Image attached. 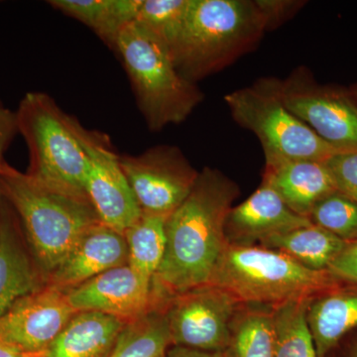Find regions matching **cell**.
I'll list each match as a JSON object with an SVG mask.
<instances>
[{
	"mask_svg": "<svg viewBox=\"0 0 357 357\" xmlns=\"http://www.w3.org/2000/svg\"><path fill=\"white\" fill-rule=\"evenodd\" d=\"M238 185L206 167L184 203L166 222V248L153 279L154 299L167 302L174 296L208 285L227 248L225 223Z\"/></svg>",
	"mask_w": 357,
	"mask_h": 357,
	"instance_id": "1",
	"label": "cell"
},
{
	"mask_svg": "<svg viewBox=\"0 0 357 357\" xmlns=\"http://www.w3.org/2000/svg\"><path fill=\"white\" fill-rule=\"evenodd\" d=\"M0 192L17 215L46 283L84 232L102 222L89 199L52 189L6 162Z\"/></svg>",
	"mask_w": 357,
	"mask_h": 357,
	"instance_id": "2",
	"label": "cell"
},
{
	"mask_svg": "<svg viewBox=\"0 0 357 357\" xmlns=\"http://www.w3.org/2000/svg\"><path fill=\"white\" fill-rule=\"evenodd\" d=\"M265 31L255 0H191L169 52L181 76L196 84L252 51Z\"/></svg>",
	"mask_w": 357,
	"mask_h": 357,
	"instance_id": "3",
	"label": "cell"
},
{
	"mask_svg": "<svg viewBox=\"0 0 357 357\" xmlns=\"http://www.w3.org/2000/svg\"><path fill=\"white\" fill-rule=\"evenodd\" d=\"M114 52L152 132L183 123L203 102L204 93L181 76L165 45L137 21L122 30Z\"/></svg>",
	"mask_w": 357,
	"mask_h": 357,
	"instance_id": "4",
	"label": "cell"
},
{
	"mask_svg": "<svg viewBox=\"0 0 357 357\" xmlns=\"http://www.w3.org/2000/svg\"><path fill=\"white\" fill-rule=\"evenodd\" d=\"M210 284L239 304L268 307L312 299L340 285L328 270L309 269L280 251L236 244H227Z\"/></svg>",
	"mask_w": 357,
	"mask_h": 357,
	"instance_id": "5",
	"label": "cell"
},
{
	"mask_svg": "<svg viewBox=\"0 0 357 357\" xmlns=\"http://www.w3.org/2000/svg\"><path fill=\"white\" fill-rule=\"evenodd\" d=\"M16 115L18 131L29 151L26 173L52 189L89 199L88 156L77 136V119L42 91L26 93Z\"/></svg>",
	"mask_w": 357,
	"mask_h": 357,
	"instance_id": "6",
	"label": "cell"
},
{
	"mask_svg": "<svg viewBox=\"0 0 357 357\" xmlns=\"http://www.w3.org/2000/svg\"><path fill=\"white\" fill-rule=\"evenodd\" d=\"M225 102L236 123L257 136L265 167L298 160L324 162L340 153L287 109L276 77H261L252 86L227 93Z\"/></svg>",
	"mask_w": 357,
	"mask_h": 357,
	"instance_id": "7",
	"label": "cell"
},
{
	"mask_svg": "<svg viewBox=\"0 0 357 357\" xmlns=\"http://www.w3.org/2000/svg\"><path fill=\"white\" fill-rule=\"evenodd\" d=\"M282 102L340 152H357V100L351 91L321 86L306 67L277 79Z\"/></svg>",
	"mask_w": 357,
	"mask_h": 357,
	"instance_id": "8",
	"label": "cell"
},
{
	"mask_svg": "<svg viewBox=\"0 0 357 357\" xmlns=\"http://www.w3.org/2000/svg\"><path fill=\"white\" fill-rule=\"evenodd\" d=\"M119 162L141 211L149 215H172L191 194L199 175L182 150L173 145L119 155Z\"/></svg>",
	"mask_w": 357,
	"mask_h": 357,
	"instance_id": "9",
	"label": "cell"
},
{
	"mask_svg": "<svg viewBox=\"0 0 357 357\" xmlns=\"http://www.w3.org/2000/svg\"><path fill=\"white\" fill-rule=\"evenodd\" d=\"M241 305L234 296L211 284L170 298L165 316L172 347L223 354Z\"/></svg>",
	"mask_w": 357,
	"mask_h": 357,
	"instance_id": "10",
	"label": "cell"
},
{
	"mask_svg": "<svg viewBox=\"0 0 357 357\" xmlns=\"http://www.w3.org/2000/svg\"><path fill=\"white\" fill-rule=\"evenodd\" d=\"M76 130L88 156L86 191L100 222L123 234L142 215L107 134L86 129L77 121Z\"/></svg>",
	"mask_w": 357,
	"mask_h": 357,
	"instance_id": "11",
	"label": "cell"
},
{
	"mask_svg": "<svg viewBox=\"0 0 357 357\" xmlns=\"http://www.w3.org/2000/svg\"><path fill=\"white\" fill-rule=\"evenodd\" d=\"M76 312L67 292L46 284L0 318V342L26 351H45Z\"/></svg>",
	"mask_w": 357,
	"mask_h": 357,
	"instance_id": "12",
	"label": "cell"
},
{
	"mask_svg": "<svg viewBox=\"0 0 357 357\" xmlns=\"http://www.w3.org/2000/svg\"><path fill=\"white\" fill-rule=\"evenodd\" d=\"M152 286L126 263L68 291L67 296L77 312H102L128 323L155 307Z\"/></svg>",
	"mask_w": 357,
	"mask_h": 357,
	"instance_id": "13",
	"label": "cell"
},
{
	"mask_svg": "<svg viewBox=\"0 0 357 357\" xmlns=\"http://www.w3.org/2000/svg\"><path fill=\"white\" fill-rule=\"evenodd\" d=\"M311 225L309 218L294 213L270 185L262 182L248 199L229 211L225 236L229 244L255 245L268 237Z\"/></svg>",
	"mask_w": 357,
	"mask_h": 357,
	"instance_id": "14",
	"label": "cell"
},
{
	"mask_svg": "<svg viewBox=\"0 0 357 357\" xmlns=\"http://www.w3.org/2000/svg\"><path fill=\"white\" fill-rule=\"evenodd\" d=\"M128 257L123 234L100 222L84 232L46 284L68 292L103 272L126 264Z\"/></svg>",
	"mask_w": 357,
	"mask_h": 357,
	"instance_id": "15",
	"label": "cell"
},
{
	"mask_svg": "<svg viewBox=\"0 0 357 357\" xmlns=\"http://www.w3.org/2000/svg\"><path fill=\"white\" fill-rule=\"evenodd\" d=\"M18 217L6 199H0V318L26 296L46 285L43 275L26 250Z\"/></svg>",
	"mask_w": 357,
	"mask_h": 357,
	"instance_id": "16",
	"label": "cell"
},
{
	"mask_svg": "<svg viewBox=\"0 0 357 357\" xmlns=\"http://www.w3.org/2000/svg\"><path fill=\"white\" fill-rule=\"evenodd\" d=\"M262 182L270 185L290 210L306 218L321 199L337 191L324 162L310 160L265 167Z\"/></svg>",
	"mask_w": 357,
	"mask_h": 357,
	"instance_id": "17",
	"label": "cell"
},
{
	"mask_svg": "<svg viewBox=\"0 0 357 357\" xmlns=\"http://www.w3.org/2000/svg\"><path fill=\"white\" fill-rule=\"evenodd\" d=\"M126 321L98 312H77L45 357H109Z\"/></svg>",
	"mask_w": 357,
	"mask_h": 357,
	"instance_id": "18",
	"label": "cell"
},
{
	"mask_svg": "<svg viewBox=\"0 0 357 357\" xmlns=\"http://www.w3.org/2000/svg\"><path fill=\"white\" fill-rule=\"evenodd\" d=\"M307 319L318 357H326L357 328V286L340 284L312 298Z\"/></svg>",
	"mask_w": 357,
	"mask_h": 357,
	"instance_id": "19",
	"label": "cell"
},
{
	"mask_svg": "<svg viewBox=\"0 0 357 357\" xmlns=\"http://www.w3.org/2000/svg\"><path fill=\"white\" fill-rule=\"evenodd\" d=\"M48 3L88 26L114 51L122 30L137 20L142 0H50Z\"/></svg>",
	"mask_w": 357,
	"mask_h": 357,
	"instance_id": "20",
	"label": "cell"
},
{
	"mask_svg": "<svg viewBox=\"0 0 357 357\" xmlns=\"http://www.w3.org/2000/svg\"><path fill=\"white\" fill-rule=\"evenodd\" d=\"M347 244L328 230L311 225L268 237L259 245L280 251L309 269L326 271Z\"/></svg>",
	"mask_w": 357,
	"mask_h": 357,
	"instance_id": "21",
	"label": "cell"
},
{
	"mask_svg": "<svg viewBox=\"0 0 357 357\" xmlns=\"http://www.w3.org/2000/svg\"><path fill=\"white\" fill-rule=\"evenodd\" d=\"M241 305L230 326L225 357H274L273 307Z\"/></svg>",
	"mask_w": 357,
	"mask_h": 357,
	"instance_id": "22",
	"label": "cell"
},
{
	"mask_svg": "<svg viewBox=\"0 0 357 357\" xmlns=\"http://www.w3.org/2000/svg\"><path fill=\"white\" fill-rule=\"evenodd\" d=\"M167 218L142 213L123 234L128 245V264L148 283L153 284L165 255Z\"/></svg>",
	"mask_w": 357,
	"mask_h": 357,
	"instance_id": "23",
	"label": "cell"
},
{
	"mask_svg": "<svg viewBox=\"0 0 357 357\" xmlns=\"http://www.w3.org/2000/svg\"><path fill=\"white\" fill-rule=\"evenodd\" d=\"M170 347L165 307H153L124 325L109 357H162Z\"/></svg>",
	"mask_w": 357,
	"mask_h": 357,
	"instance_id": "24",
	"label": "cell"
},
{
	"mask_svg": "<svg viewBox=\"0 0 357 357\" xmlns=\"http://www.w3.org/2000/svg\"><path fill=\"white\" fill-rule=\"evenodd\" d=\"M311 301H289L273 307L274 357H318L307 319Z\"/></svg>",
	"mask_w": 357,
	"mask_h": 357,
	"instance_id": "25",
	"label": "cell"
},
{
	"mask_svg": "<svg viewBox=\"0 0 357 357\" xmlns=\"http://www.w3.org/2000/svg\"><path fill=\"white\" fill-rule=\"evenodd\" d=\"M190 6L191 0H142L136 21L170 50L184 28Z\"/></svg>",
	"mask_w": 357,
	"mask_h": 357,
	"instance_id": "26",
	"label": "cell"
},
{
	"mask_svg": "<svg viewBox=\"0 0 357 357\" xmlns=\"http://www.w3.org/2000/svg\"><path fill=\"white\" fill-rule=\"evenodd\" d=\"M309 218L347 243L357 241V203L337 191L321 199Z\"/></svg>",
	"mask_w": 357,
	"mask_h": 357,
	"instance_id": "27",
	"label": "cell"
},
{
	"mask_svg": "<svg viewBox=\"0 0 357 357\" xmlns=\"http://www.w3.org/2000/svg\"><path fill=\"white\" fill-rule=\"evenodd\" d=\"M340 194L357 203V152H340L324 161Z\"/></svg>",
	"mask_w": 357,
	"mask_h": 357,
	"instance_id": "28",
	"label": "cell"
},
{
	"mask_svg": "<svg viewBox=\"0 0 357 357\" xmlns=\"http://www.w3.org/2000/svg\"><path fill=\"white\" fill-rule=\"evenodd\" d=\"M255 2L261 14L266 31L280 27L306 3L301 0H255Z\"/></svg>",
	"mask_w": 357,
	"mask_h": 357,
	"instance_id": "29",
	"label": "cell"
},
{
	"mask_svg": "<svg viewBox=\"0 0 357 357\" xmlns=\"http://www.w3.org/2000/svg\"><path fill=\"white\" fill-rule=\"evenodd\" d=\"M328 271L340 284L357 286V241L347 244Z\"/></svg>",
	"mask_w": 357,
	"mask_h": 357,
	"instance_id": "30",
	"label": "cell"
},
{
	"mask_svg": "<svg viewBox=\"0 0 357 357\" xmlns=\"http://www.w3.org/2000/svg\"><path fill=\"white\" fill-rule=\"evenodd\" d=\"M20 133L18 131L17 115L0 100V172L2 166L6 163L4 154L10 146L15 136ZM1 199V192H0Z\"/></svg>",
	"mask_w": 357,
	"mask_h": 357,
	"instance_id": "31",
	"label": "cell"
},
{
	"mask_svg": "<svg viewBox=\"0 0 357 357\" xmlns=\"http://www.w3.org/2000/svg\"><path fill=\"white\" fill-rule=\"evenodd\" d=\"M165 357H225L222 352L196 351L182 347H172L166 352Z\"/></svg>",
	"mask_w": 357,
	"mask_h": 357,
	"instance_id": "32",
	"label": "cell"
},
{
	"mask_svg": "<svg viewBox=\"0 0 357 357\" xmlns=\"http://www.w3.org/2000/svg\"><path fill=\"white\" fill-rule=\"evenodd\" d=\"M46 351L31 352L23 351L13 345L0 342V357H45Z\"/></svg>",
	"mask_w": 357,
	"mask_h": 357,
	"instance_id": "33",
	"label": "cell"
},
{
	"mask_svg": "<svg viewBox=\"0 0 357 357\" xmlns=\"http://www.w3.org/2000/svg\"><path fill=\"white\" fill-rule=\"evenodd\" d=\"M347 357H357V342L351 347V351H349V356Z\"/></svg>",
	"mask_w": 357,
	"mask_h": 357,
	"instance_id": "34",
	"label": "cell"
},
{
	"mask_svg": "<svg viewBox=\"0 0 357 357\" xmlns=\"http://www.w3.org/2000/svg\"><path fill=\"white\" fill-rule=\"evenodd\" d=\"M352 96H354V98L357 100V86H354V89L351 91Z\"/></svg>",
	"mask_w": 357,
	"mask_h": 357,
	"instance_id": "35",
	"label": "cell"
},
{
	"mask_svg": "<svg viewBox=\"0 0 357 357\" xmlns=\"http://www.w3.org/2000/svg\"><path fill=\"white\" fill-rule=\"evenodd\" d=\"M165 356H166V354H165V356H162V357H165Z\"/></svg>",
	"mask_w": 357,
	"mask_h": 357,
	"instance_id": "36",
	"label": "cell"
}]
</instances>
